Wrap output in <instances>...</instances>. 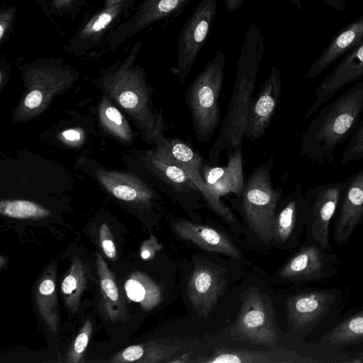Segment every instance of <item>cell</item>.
<instances>
[{"mask_svg":"<svg viewBox=\"0 0 363 363\" xmlns=\"http://www.w3.org/2000/svg\"><path fill=\"white\" fill-rule=\"evenodd\" d=\"M265 52L263 33L252 22L245 35L239 55L232 95L218 134L208 150V159L217 162L222 152L242 145L255 84Z\"/></svg>","mask_w":363,"mask_h":363,"instance_id":"cell-1","label":"cell"},{"mask_svg":"<svg viewBox=\"0 0 363 363\" xmlns=\"http://www.w3.org/2000/svg\"><path fill=\"white\" fill-rule=\"evenodd\" d=\"M302 138L301 151L318 164L330 162L349 139L363 111V80L322 106Z\"/></svg>","mask_w":363,"mask_h":363,"instance_id":"cell-2","label":"cell"},{"mask_svg":"<svg viewBox=\"0 0 363 363\" xmlns=\"http://www.w3.org/2000/svg\"><path fill=\"white\" fill-rule=\"evenodd\" d=\"M225 53L218 49L194 79L185 94L193 120L194 134L199 144L211 140L222 123L219 97L223 86Z\"/></svg>","mask_w":363,"mask_h":363,"instance_id":"cell-3","label":"cell"},{"mask_svg":"<svg viewBox=\"0 0 363 363\" xmlns=\"http://www.w3.org/2000/svg\"><path fill=\"white\" fill-rule=\"evenodd\" d=\"M273 157L257 167L245 183L241 206L245 218L255 235L268 244L273 240L275 211L282 196V188L272 182Z\"/></svg>","mask_w":363,"mask_h":363,"instance_id":"cell-4","label":"cell"},{"mask_svg":"<svg viewBox=\"0 0 363 363\" xmlns=\"http://www.w3.org/2000/svg\"><path fill=\"white\" fill-rule=\"evenodd\" d=\"M216 9L217 0H201L179 34L176 63L171 71L180 83L186 80L206 41Z\"/></svg>","mask_w":363,"mask_h":363,"instance_id":"cell-5","label":"cell"},{"mask_svg":"<svg viewBox=\"0 0 363 363\" xmlns=\"http://www.w3.org/2000/svg\"><path fill=\"white\" fill-rule=\"evenodd\" d=\"M340 289H315L290 296L286 301L289 327L306 335L341 301Z\"/></svg>","mask_w":363,"mask_h":363,"instance_id":"cell-6","label":"cell"},{"mask_svg":"<svg viewBox=\"0 0 363 363\" xmlns=\"http://www.w3.org/2000/svg\"><path fill=\"white\" fill-rule=\"evenodd\" d=\"M339 261L313 240L307 241L287 260L278 273L285 281L304 283L320 281L338 274Z\"/></svg>","mask_w":363,"mask_h":363,"instance_id":"cell-7","label":"cell"},{"mask_svg":"<svg viewBox=\"0 0 363 363\" xmlns=\"http://www.w3.org/2000/svg\"><path fill=\"white\" fill-rule=\"evenodd\" d=\"M231 333L254 344L274 345L277 342L272 311L257 289H250L245 296Z\"/></svg>","mask_w":363,"mask_h":363,"instance_id":"cell-8","label":"cell"},{"mask_svg":"<svg viewBox=\"0 0 363 363\" xmlns=\"http://www.w3.org/2000/svg\"><path fill=\"white\" fill-rule=\"evenodd\" d=\"M343 189L344 182H329L315 184L305 193L311 208L307 239L329 252H333L330 241V225L337 211Z\"/></svg>","mask_w":363,"mask_h":363,"instance_id":"cell-9","label":"cell"},{"mask_svg":"<svg viewBox=\"0 0 363 363\" xmlns=\"http://www.w3.org/2000/svg\"><path fill=\"white\" fill-rule=\"evenodd\" d=\"M363 77V40L347 52L335 68L316 87L314 101L305 114V119L313 116L330 101L344 86Z\"/></svg>","mask_w":363,"mask_h":363,"instance_id":"cell-10","label":"cell"},{"mask_svg":"<svg viewBox=\"0 0 363 363\" xmlns=\"http://www.w3.org/2000/svg\"><path fill=\"white\" fill-rule=\"evenodd\" d=\"M281 91L280 71L277 66H273L260 91L251 104L245 131L247 139L255 141L265 134L279 106Z\"/></svg>","mask_w":363,"mask_h":363,"instance_id":"cell-11","label":"cell"},{"mask_svg":"<svg viewBox=\"0 0 363 363\" xmlns=\"http://www.w3.org/2000/svg\"><path fill=\"white\" fill-rule=\"evenodd\" d=\"M363 221V167L344 182L333 227V240L343 245Z\"/></svg>","mask_w":363,"mask_h":363,"instance_id":"cell-12","label":"cell"},{"mask_svg":"<svg viewBox=\"0 0 363 363\" xmlns=\"http://www.w3.org/2000/svg\"><path fill=\"white\" fill-rule=\"evenodd\" d=\"M311 205L299 184L286 199L284 206L275 216L273 240L279 244L294 242L310 220Z\"/></svg>","mask_w":363,"mask_h":363,"instance_id":"cell-13","label":"cell"},{"mask_svg":"<svg viewBox=\"0 0 363 363\" xmlns=\"http://www.w3.org/2000/svg\"><path fill=\"white\" fill-rule=\"evenodd\" d=\"M224 289V279L207 264H197L187 283L189 299L199 313L207 317Z\"/></svg>","mask_w":363,"mask_h":363,"instance_id":"cell-14","label":"cell"},{"mask_svg":"<svg viewBox=\"0 0 363 363\" xmlns=\"http://www.w3.org/2000/svg\"><path fill=\"white\" fill-rule=\"evenodd\" d=\"M228 161L225 166H203L202 174L209 189L218 197L233 193L240 196L243 190L242 145L228 153Z\"/></svg>","mask_w":363,"mask_h":363,"instance_id":"cell-15","label":"cell"},{"mask_svg":"<svg viewBox=\"0 0 363 363\" xmlns=\"http://www.w3.org/2000/svg\"><path fill=\"white\" fill-rule=\"evenodd\" d=\"M363 40V15L342 28L332 38L308 69L306 77L313 79Z\"/></svg>","mask_w":363,"mask_h":363,"instance_id":"cell-16","label":"cell"},{"mask_svg":"<svg viewBox=\"0 0 363 363\" xmlns=\"http://www.w3.org/2000/svg\"><path fill=\"white\" fill-rule=\"evenodd\" d=\"M172 227L180 238L191 242L200 248L223 253L234 258L240 257L239 251L228 238L210 226L184 219H176L172 222Z\"/></svg>","mask_w":363,"mask_h":363,"instance_id":"cell-17","label":"cell"},{"mask_svg":"<svg viewBox=\"0 0 363 363\" xmlns=\"http://www.w3.org/2000/svg\"><path fill=\"white\" fill-rule=\"evenodd\" d=\"M96 266L99 277L101 307L105 315L112 322H126L129 318L128 310L113 274L100 254L96 255Z\"/></svg>","mask_w":363,"mask_h":363,"instance_id":"cell-18","label":"cell"},{"mask_svg":"<svg viewBox=\"0 0 363 363\" xmlns=\"http://www.w3.org/2000/svg\"><path fill=\"white\" fill-rule=\"evenodd\" d=\"M99 178L106 189L121 200L147 203L155 197L146 184L129 175L102 172Z\"/></svg>","mask_w":363,"mask_h":363,"instance_id":"cell-19","label":"cell"},{"mask_svg":"<svg viewBox=\"0 0 363 363\" xmlns=\"http://www.w3.org/2000/svg\"><path fill=\"white\" fill-rule=\"evenodd\" d=\"M150 164L152 170L173 196L184 197L201 194L196 185L180 167L156 154L152 155Z\"/></svg>","mask_w":363,"mask_h":363,"instance_id":"cell-20","label":"cell"},{"mask_svg":"<svg viewBox=\"0 0 363 363\" xmlns=\"http://www.w3.org/2000/svg\"><path fill=\"white\" fill-rule=\"evenodd\" d=\"M55 270L49 267L39 280L36 289L38 312L48 328L56 334L60 323V311L55 289Z\"/></svg>","mask_w":363,"mask_h":363,"instance_id":"cell-21","label":"cell"},{"mask_svg":"<svg viewBox=\"0 0 363 363\" xmlns=\"http://www.w3.org/2000/svg\"><path fill=\"white\" fill-rule=\"evenodd\" d=\"M363 341V308L324 333L320 343L332 349H344Z\"/></svg>","mask_w":363,"mask_h":363,"instance_id":"cell-22","label":"cell"},{"mask_svg":"<svg viewBox=\"0 0 363 363\" xmlns=\"http://www.w3.org/2000/svg\"><path fill=\"white\" fill-rule=\"evenodd\" d=\"M124 289L128 298L138 303L145 311L155 308L162 299L159 286L142 272L130 274L124 284Z\"/></svg>","mask_w":363,"mask_h":363,"instance_id":"cell-23","label":"cell"},{"mask_svg":"<svg viewBox=\"0 0 363 363\" xmlns=\"http://www.w3.org/2000/svg\"><path fill=\"white\" fill-rule=\"evenodd\" d=\"M88 268L83 261L75 257L61 283V291L67 308L74 313L79 307L81 296L88 279Z\"/></svg>","mask_w":363,"mask_h":363,"instance_id":"cell-24","label":"cell"},{"mask_svg":"<svg viewBox=\"0 0 363 363\" xmlns=\"http://www.w3.org/2000/svg\"><path fill=\"white\" fill-rule=\"evenodd\" d=\"M191 0H146L141 18L143 26L178 16Z\"/></svg>","mask_w":363,"mask_h":363,"instance_id":"cell-25","label":"cell"},{"mask_svg":"<svg viewBox=\"0 0 363 363\" xmlns=\"http://www.w3.org/2000/svg\"><path fill=\"white\" fill-rule=\"evenodd\" d=\"M194 362L203 363H273L279 362L268 354L246 350L218 349L206 359Z\"/></svg>","mask_w":363,"mask_h":363,"instance_id":"cell-26","label":"cell"},{"mask_svg":"<svg viewBox=\"0 0 363 363\" xmlns=\"http://www.w3.org/2000/svg\"><path fill=\"white\" fill-rule=\"evenodd\" d=\"M0 213L18 219H38L50 215L42 206L26 200H3L0 203Z\"/></svg>","mask_w":363,"mask_h":363,"instance_id":"cell-27","label":"cell"},{"mask_svg":"<svg viewBox=\"0 0 363 363\" xmlns=\"http://www.w3.org/2000/svg\"><path fill=\"white\" fill-rule=\"evenodd\" d=\"M92 329V323L91 320L88 318L83 324L71 345L66 355V362L79 363L84 362L82 359L89 342Z\"/></svg>","mask_w":363,"mask_h":363,"instance_id":"cell-28","label":"cell"},{"mask_svg":"<svg viewBox=\"0 0 363 363\" xmlns=\"http://www.w3.org/2000/svg\"><path fill=\"white\" fill-rule=\"evenodd\" d=\"M104 123L122 138H130V128L121 112L111 104L104 105L101 110Z\"/></svg>","mask_w":363,"mask_h":363,"instance_id":"cell-29","label":"cell"},{"mask_svg":"<svg viewBox=\"0 0 363 363\" xmlns=\"http://www.w3.org/2000/svg\"><path fill=\"white\" fill-rule=\"evenodd\" d=\"M363 158V118L357 125L349 138L341 157L345 164L354 162Z\"/></svg>","mask_w":363,"mask_h":363,"instance_id":"cell-30","label":"cell"},{"mask_svg":"<svg viewBox=\"0 0 363 363\" xmlns=\"http://www.w3.org/2000/svg\"><path fill=\"white\" fill-rule=\"evenodd\" d=\"M145 354L139 363L167 362L180 349L177 346L162 345L156 341H148L145 342Z\"/></svg>","mask_w":363,"mask_h":363,"instance_id":"cell-31","label":"cell"},{"mask_svg":"<svg viewBox=\"0 0 363 363\" xmlns=\"http://www.w3.org/2000/svg\"><path fill=\"white\" fill-rule=\"evenodd\" d=\"M145 343L130 345L118 352L109 361L113 363L139 362L145 352Z\"/></svg>","mask_w":363,"mask_h":363,"instance_id":"cell-32","label":"cell"},{"mask_svg":"<svg viewBox=\"0 0 363 363\" xmlns=\"http://www.w3.org/2000/svg\"><path fill=\"white\" fill-rule=\"evenodd\" d=\"M99 240L103 252L107 257L115 259L116 249L111 232L106 223H102L99 229Z\"/></svg>","mask_w":363,"mask_h":363,"instance_id":"cell-33","label":"cell"},{"mask_svg":"<svg viewBox=\"0 0 363 363\" xmlns=\"http://www.w3.org/2000/svg\"><path fill=\"white\" fill-rule=\"evenodd\" d=\"M162 245L157 242V238L151 235L141 245L140 250V257L144 260L152 259L156 252L160 251Z\"/></svg>","mask_w":363,"mask_h":363,"instance_id":"cell-34","label":"cell"},{"mask_svg":"<svg viewBox=\"0 0 363 363\" xmlns=\"http://www.w3.org/2000/svg\"><path fill=\"white\" fill-rule=\"evenodd\" d=\"M44 100V96L39 89L31 90L24 99V106L28 110L39 108Z\"/></svg>","mask_w":363,"mask_h":363,"instance_id":"cell-35","label":"cell"},{"mask_svg":"<svg viewBox=\"0 0 363 363\" xmlns=\"http://www.w3.org/2000/svg\"><path fill=\"white\" fill-rule=\"evenodd\" d=\"M113 13L111 12H104L101 13L86 29L87 31L97 33L104 29L112 21Z\"/></svg>","mask_w":363,"mask_h":363,"instance_id":"cell-36","label":"cell"},{"mask_svg":"<svg viewBox=\"0 0 363 363\" xmlns=\"http://www.w3.org/2000/svg\"><path fill=\"white\" fill-rule=\"evenodd\" d=\"M63 138L69 142H77L82 138V133L76 129H68L62 132Z\"/></svg>","mask_w":363,"mask_h":363,"instance_id":"cell-37","label":"cell"},{"mask_svg":"<svg viewBox=\"0 0 363 363\" xmlns=\"http://www.w3.org/2000/svg\"><path fill=\"white\" fill-rule=\"evenodd\" d=\"M329 6L339 11H344L347 7L346 0H319Z\"/></svg>","mask_w":363,"mask_h":363,"instance_id":"cell-38","label":"cell"},{"mask_svg":"<svg viewBox=\"0 0 363 363\" xmlns=\"http://www.w3.org/2000/svg\"><path fill=\"white\" fill-rule=\"evenodd\" d=\"M246 0H225V6L228 12L233 13L239 9Z\"/></svg>","mask_w":363,"mask_h":363,"instance_id":"cell-39","label":"cell"},{"mask_svg":"<svg viewBox=\"0 0 363 363\" xmlns=\"http://www.w3.org/2000/svg\"><path fill=\"white\" fill-rule=\"evenodd\" d=\"M190 355H191V352H187V353H185L178 357H177L176 359H169L167 362H171V363H184V362H189L190 360Z\"/></svg>","mask_w":363,"mask_h":363,"instance_id":"cell-40","label":"cell"},{"mask_svg":"<svg viewBox=\"0 0 363 363\" xmlns=\"http://www.w3.org/2000/svg\"><path fill=\"white\" fill-rule=\"evenodd\" d=\"M352 362H363V352L357 354L356 359Z\"/></svg>","mask_w":363,"mask_h":363,"instance_id":"cell-41","label":"cell"},{"mask_svg":"<svg viewBox=\"0 0 363 363\" xmlns=\"http://www.w3.org/2000/svg\"><path fill=\"white\" fill-rule=\"evenodd\" d=\"M4 257L3 256H1V258H0V267L1 268H2L4 267Z\"/></svg>","mask_w":363,"mask_h":363,"instance_id":"cell-42","label":"cell"},{"mask_svg":"<svg viewBox=\"0 0 363 363\" xmlns=\"http://www.w3.org/2000/svg\"><path fill=\"white\" fill-rule=\"evenodd\" d=\"M114 1H118V0H114Z\"/></svg>","mask_w":363,"mask_h":363,"instance_id":"cell-43","label":"cell"}]
</instances>
